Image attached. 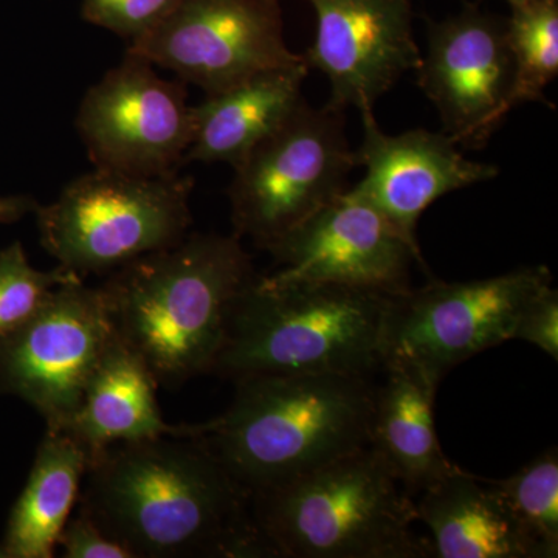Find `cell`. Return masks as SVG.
<instances>
[{"mask_svg": "<svg viewBox=\"0 0 558 558\" xmlns=\"http://www.w3.org/2000/svg\"><path fill=\"white\" fill-rule=\"evenodd\" d=\"M78 502L134 558L270 557L248 492L191 436L90 454Z\"/></svg>", "mask_w": 558, "mask_h": 558, "instance_id": "1", "label": "cell"}, {"mask_svg": "<svg viewBox=\"0 0 558 558\" xmlns=\"http://www.w3.org/2000/svg\"><path fill=\"white\" fill-rule=\"evenodd\" d=\"M240 241L186 234L112 271L101 286L117 336L157 384L178 387L211 373L231 304L256 277Z\"/></svg>", "mask_w": 558, "mask_h": 558, "instance_id": "2", "label": "cell"}, {"mask_svg": "<svg viewBox=\"0 0 558 558\" xmlns=\"http://www.w3.org/2000/svg\"><path fill=\"white\" fill-rule=\"evenodd\" d=\"M374 391L369 376L264 374L236 380L220 416L183 425L248 492L300 478L369 446Z\"/></svg>", "mask_w": 558, "mask_h": 558, "instance_id": "3", "label": "cell"}, {"mask_svg": "<svg viewBox=\"0 0 558 558\" xmlns=\"http://www.w3.org/2000/svg\"><path fill=\"white\" fill-rule=\"evenodd\" d=\"M250 512L270 557H435L411 527L414 498L369 446L250 495Z\"/></svg>", "mask_w": 558, "mask_h": 558, "instance_id": "4", "label": "cell"}, {"mask_svg": "<svg viewBox=\"0 0 558 558\" xmlns=\"http://www.w3.org/2000/svg\"><path fill=\"white\" fill-rule=\"evenodd\" d=\"M388 296L319 282L267 284L255 277L231 304L211 373L355 374L380 368Z\"/></svg>", "mask_w": 558, "mask_h": 558, "instance_id": "5", "label": "cell"}, {"mask_svg": "<svg viewBox=\"0 0 558 558\" xmlns=\"http://www.w3.org/2000/svg\"><path fill=\"white\" fill-rule=\"evenodd\" d=\"M191 190L179 172L148 178L95 168L36 208L40 244L80 277L112 274L189 234Z\"/></svg>", "mask_w": 558, "mask_h": 558, "instance_id": "6", "label": "cell"}, {"mask_svg": "<svg viewBox=\"0 0 558 558\" xmlns=\"http://www.w3.org/2000/svg\"><path fill=\"white\" fill-rule=\"evenodd\" d=\"M344 112L303 100L234 167L229 196L234 236L267 250L348 190L357 168Z\"/></svg>", "mask_w": 558, "mask_h": 558, "instance_id": "7", "label": "cell"}, {"mask_svg": "<svg viewBox=\"0 0 558 558\" xmlns=\"http://www.w3.org/2000/svg\"><path fill=\"white\" fill-rule=\"evenodd\" d=\"M549 284L548 267L531 266L465 282L435 279L424 288L389 295L381 366L405 363L439 385L459 363L512 340L524 304Z\"/></svg>", "mask_w": 558, "mask_h": 558, "instance_id": "8", "label": "cell"}, {"mask_svg": "<svg viewBox=\"0 0 558 558\" xmlns=\"http://www.w3.org/2000/svg\"><path fill=\"white\" fill-rule=\"evenodd\" d=\"M117 332L101 288L65 282L20 328L0 337V380L64 433Z\"/></svg>", "mask_w": 558, "mask_h": 558, "instance_id": "9", "label": "cell"}, {"mask_svg": "<svg viewBox=\"0 0 558 558\" xmlns=\"http://www.w3.org/2000/svg\"><path fill=\"white\" fill-rule=\"evenodd\" d=\"M128 54L171 70L207 95L303 60L286 44L278 0H180L130 43Z\"/></svg>", "mask_w": 558, "mask_h": 558, "instance_id": "10", "label": "cell"}, {"mask_svg": "<svg viewBox=\"0 0 558 558\" xmlns=\"http://www.w3.org/2000/svg\"><path fill=\"white\" fill-rule=\"evenodd\" d=\"M76 130L98 170L175 174L186 163L193 132L185 87L126 54L86 92Z\"/></svg>", "mask_w": 558, "mask_h": 558, "instance_id": "11", "label": "cell"}, {"mask_svg": "<svg viewBox=\"0 0 558 558\" xmlns=\"http://www.w3.org/2000/svg\"><path fill=\"white\" fill-rule=\"evenodd\" d=\"M278 270L267 284L319 282L398 295L421 253L357 190H344L267 248Z\"/></svg>", "mask_w": 558, "mask_h": 558, "instance_id": "12", "label": "cell"}, {"mask_svg": "<svg viewBox=\"0 0 558 558\" xmlns=\"http://www.w3.org/2000/svg\"><path fill=\"white\" fill-rule=\"evenodd\" d=\"M417 83L438 109L442 132L461 148L480 149L512 110L513 61L506 20L464 7L427 24Z\"/></svg>", "mask_w": 558, "mask_h": 558, "instance_id": "13", "label": "cell"}, {"mask_svg": "<svg viewBox=\"0 0 558 558\" xmlns=\"http://www.w3.org/2000/svg\"><path fill=\"white\" fill-rule=\"evenodd\" d=\"M317 33L303 54L330 84L328 106L373 109L421 61L411 0H307Z\"/></svg>", "mask_w": 558, "mask_h": 558, "instance_id": "14", "label": "cell"}, {"mask_svg": "<svg viewBox=\"0 0 558 558\" xmlns=\"http://www.w3.org/2000/svg\"><path fill=\"white\" fill-rule=\"evenodd\" d=\"M360 116L363 140L355 154L365 178L354 189L417 253V223L429 205L498 175L495 165L468 159L444 132L388 135L374 119L373 109L360 110Z\"/></svg>", "mask_w": 558, "mask_h": 558, "instance_id": "15", "label": "cell"}, {"mask_svg": "<svg viewBox=\"0 0 558 558\" xmlns=\"http://www.w3.org/2000/svg\"><path fill=\"white\" fill-rule=\"evenodd\" d=\"M310 69L303 57L208 94L201 105L191 106L193 132L185 161H226L236 167L299 108Z\"/></svg>", "mask_w": 558, "mask_h": 558, "instance_id": "16", "label": "cell"}, {"mask_svg": "<svg viewBox=\"0 0 558 558\" xmlns=\"http://www.w3.org/2000/svg\"><path fill=\"white\" fill-rule=\"evenodd\" d=\"M439 558H542L492 481L454 469L414 499Z\"/></svg>", "mask_w": 558, "mask_h": 558, "instance_id": "17", "label": "cell"}, {"mask_svg": "<svg viewBox=\"0 0 558 558\" xmlns=\"http://www.w3.org/2000/svg\"><path fill=\"white\" fill-rule=\"evenodd\" d=\"M384 384L374 391L369 447L377 451L411 498L449 475L435 427L439 385L405 363H385Z\"/></svg>", "mask_w": 558, "mask_h": 558, "instance_id": "18", "label": "cell"}, {"mask_svg": "<svg viewBox=\"0 0 558 558\" xmlns=\"http://www.w3.org/2000/svg\"><path fill=\"white\" fill-rule=\"evenodd\" d=\"M157 387L145 360L117 336L92 373L64 433L89 457L113 444L183 435V425L168 424L161 416Z\"/></svg>", "mask_w": 558, "mask_h": 558, "instance_id": "19", "label": "cell"}, {"mask_svg": "<svg viewBox=\"0 0 558 558\" xmlns=\"http://www.w3.org/2000/svg\"><path fill=\"white\" fill-rule=\"evenodd\" d=\"M89 453L68 433H46L31 476L11 512L0 557L51 558L75 506Z\"/></svg>", "mask_w": 558, "mask_h": 558, "instance_id": "20", "label": "cell"}, {"mask_svg": "<svg viewBox=\"0 0 558 558\" xmlns=\"http://www.w3.org/2000/svg\"><path fill=\"white\" fill-rule=\"evenodd\" d=\"M506 35L513 61L512 108L549 105L546 87L558 75V0H529L510 7Z\"/></svg>", "mask_w": 558, "mask_h": 558, "instance_id": "21", "label": "cell"}, {"mask_svg": "<svg viewBox=\"0 0 558 558\" xmlns=\"http://www.w3.org/2000/svg\"><path fill=\"white\" fill-rule=\"evenodd\" d=\"M542 558L558 557V453L543 451L506 480L492 481Z\"/></svg>", "mask_w": 558, "mask_h": 558, "instance_id": "22", "label": "cell"}, {"mask_svg": "<svg viewBox=\"0 0 558 558\" xmlns=\"http://www.w3.org/2000/svg\"><path fill=\"white\" fill-rule=\"evenodd\" d=\"M75 271H40L32 266L21 242L0 252V337L7 336L43 306L47 296L65 282L80 279Z\"/></svg>", "mask_w": 558, "mask_h": 558, "instance_id": "23", "label": "cell"}, {"mask_svg": "<svg viewBox=\"0 0 558 558\" xmlns=\"http://www.w3.org/2000/svg\"><path fill=\"white\" fill-rule=\"evenodd\" d=\"M180 0H83L81 14L89 24L121 38H142L174 10Z\"/></svg>", "mask_w": 558, "mask_h": 558, "instance_id": "24", "label": "cell"}, {"mask_svg": "<svg viewBox=\"0 0 558 558\" xmlns=\"http://www.w3.org/2000/svg\"><path fill=\"white\" fill-rule=\"evenodd\" d=\"M512 340L526 341L558 359V292L553 284L538 290L524 304L513 326Z\"/></svg>", "mask_w": 558, "mask_h": 558, "instance_id": "25", "label": "cell"}, {"mask_svg": "<svg viewBox=\"0 0 558 558\" xmlns=\"http://www.w3.org/2000/svg\"><path fill=\"white\" fill-rule=\"evenodd\" d=\"M57 553L64 558H134L86 513L70 517L58 538Z\"/></svg>", "mask_w": 558, "mask_h": 558, "instance_id": "26", "label": "cell"}, {"mask_svg": "<svg viewBox=\"0 0 558 558\" xmlns=\"http://www.w3.org/2000/svg\"><path fill=\"white\" fill-rule=\"evenodd\" d=\"M36 208L38 205L31 197H0V222H13Z\"/></svg>", "mask_w": 558, "mask_h": 558, "instance_id": "27", "label": "cell"}, {"mask_svg": "<svg viewBox=\"0 0 558 558\" xmlns=\"http://www.w3.org/2000/svg\"><path fill=\"white\" fill-rule=\"evenodd\" d=\"M508 2H509V5L512 7V5H519V3L529 2V0H508Z\"/></svg>", "mask_w": 558, "mask_h": 558, "instance_id": "28", "label": "cell"}]
</instances>
